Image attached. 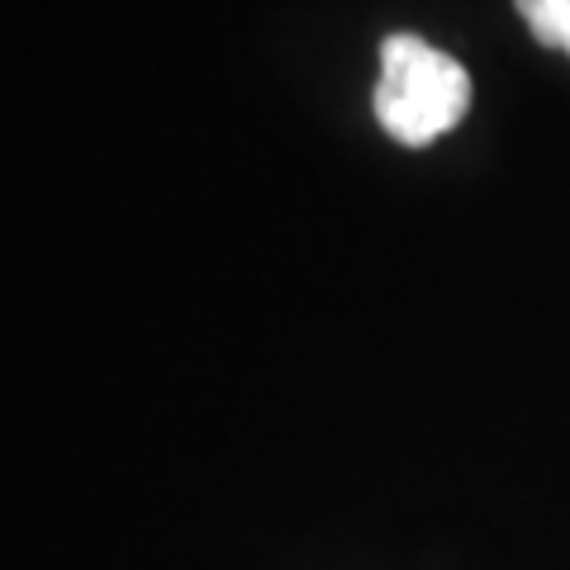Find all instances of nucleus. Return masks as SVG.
<instances>
[{"label": "nucleus", "instance_id": "nucleus-1", "mask_svg": "<svg viewBox=\"0 0 570 570\" xmlns=\"http://www.w3.org/2000/svg\"><path fill=\"white\" fill-rule=\"evenodd\" d=\"M471 110L466 67L419 33H390L381 43V81H376V119L404 148H428L452 134Z\"/></svg>", "mask_w": 570, "mask_h": 570}, {"label": "nucleus", "instance_id": "nucleus-2", "mask_svg": "<svg viewBox=\"0 0 570 570\" xmlns=\"http://www.w3.org/2000/svg\"><path fill=\"white\" fill-rule=\"evenodd\" d=\"M513 6L528 20L532 39L542 48H561L570 58V0H513Z\"/></svg>", "mask_w": 570, "mask_h": 570}]
</instances>
